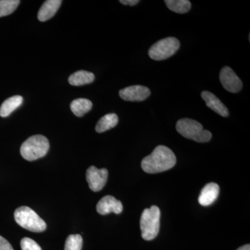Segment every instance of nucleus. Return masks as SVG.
Returning <instances> with one entry per match:
<instances>
[{"label":"nucleus","instance_id":"obj_1","mask_svg":"<svg viewBox=\"0 0 250 250\" xmlns=\"http://www.w3.org/2000/svg\"><path fill=\"white\" fill-rule=\"evenodd\" d=\"M176 162V156L170 148L159 146L154 149L150 155L143 159L141 167L147 173H159L172 168L175 166Z\"/></svg>","mask_w":250,"mask_h":250},{"label":"nucleus","instance_id":"obj_2","mask_svg":"<svg viewBox=\"0 0 250 250\" xmlns=\"http://www.w3.org/2000/svg\"><path fill=\"white\" fill-rule=\"evenodd\" d=\"M176 129L186 139L197 143H207L211 139L212 134L209 131L204 129L203 126L198 122L189 118L177 121Z\"/></svg>","mask_w":250,"mask_h":250},{"label":"nucleus","instance_id":"obj_3","mask_svg":"<svg viewBox=\"0 0 250 250\" xmlns=\"http://www.w3.org/2000/svg\"><path fill=\"white\" fill-rule=\"evenodd\" d=\"M49 149L48 139L42 135L29 137L22 143L21 154L26 160L32 161L43 157Z\"/></svg>","mask_w":250,"mask_h":250},{"label":"nucleus","instance_id":"obj_4","mask_svg":"<svg viewBox=\"0 0 250 250\" xmlns=\"http://www.w3.org/2000/svg\"><path fill=\"white\" fill-rule=\"evenodd\" d=\"M160 209L156 206L143 210L140 223L143 239L152 241L157 236L160 229Z\"/></svg>","mask_w":250,"mask_h":250},{"label":"nucleus","instance_id":"obj_5","mask_svg":"<svg viewBox=\"0 0 250 250\" xmlns=\"http://www.w3.org/2000/svg\"><path fill=\"white\" fill-rule=\"evenodd\" d=\"M14 218L20 226L33 232H42L47 228L45 222L28 207L18 208L15 210Z\"/></svg>","mask_w":250,"mask_h":250},{"label":"nucleus","instance_id":"obj_6","mask_svg":"<svg viewBox=\"0 0 250 250\" xmlns=\"http://www.w3.org/2000/svg\"><path fill=\"white\" fill-rule=\"evenodd\" d=\"M180 47L178 39L174 37L166 38L157 41L149 49L148 54L153 60L163 61L173 56Z\"/></svg>","mask_w":250,"mask_h":250},{"label":"nucleus","instance_id":"obj_7","mask_svg":"<svg viewBox=\"0 0 250 250\" xmlns=\"http://www.w3.org/2000/svg\"><path fill=\"white\" fill-rule=\"evenodd\" d=\"M108 179V170L106 168L98 169L90 166L86 171V180L90 190L98 192L106 185Z\"/></svg>","mask_w":250,"mask_h":250},{"label":"nucleus","instance_id":"obj_8","mask_svg":"<svg viewBox=\"0 0 250 250\" xmlns=\"http://www.w3.org/2000/svg\"><path fill=\"white\" fill-rule=\"evenodd\" d=\"M220 81L224 88L230 93H238L243 88L241 79L228 66L224 67L220 71Z\"/></svg>","mask_w":250,"mask_h":250},{"label":"nucleus","instance_id":"obj_9","mask_svg":"<svg viewBox=\"0 0 250 250\" xmlns=\"http://www.w3.org/2000/svg\"><path fill=\"white\" fill-rule=\"evenodd\" d=\"M150 90L143 85H135L120 90V97L125 101L142 102L149 98Z\"/></svg>","mask_w":250,"mask_h":250},{"label":"nucleus","instance_id":"obj_10","mask_svg":"<svg viewBox=\"0 0 250 250\" xmlns=\"http://www.w3.org/2000/svg\"><path fill=\"white\" fill-rule=\"evenodd\" d=\"M97 211L101 215H106L110 213L120 214L123 210V204L114 197L107 195L103 197L99 201L96 207Z\"/></svg>","mask_w":250,"mask_h":250},{"label":"nucleus","instance_id":"obj_11","mask_svg":"<svg viewBox=\"0 0 250 250\" xmlns=\"http://www.w3.org/2000/svg\"><path fill=\"white\" fill-rule=\"evenodd\" d=\"M201 96L202 98L205 100L207 106L210 109L225 118L229 116V112L228 108L215 96L214 94L208 91H203L202 92Z\"/></svg>","mask_w":250,"mask_h":250},{"label":"nucleus","instance_id":"obj_12","mask_svg":"<svg viewBox=\"0 0 250 250\" xmlns=\"http://www.w3.org/2000/svg\"><path fill=\"white\" fill-rule=\"evenodd\" d=\"M220 192V187L215 183L207 184L202 188L199 196V203L204 207L212 205L217 200Z\"/></svg>","mask_w":250,"mask_h":250},{"label":"nucleus","instance_id":"obj_13","mask_svg":"<svg viewBox=\"0 0 250 250\" xmlns=\"http://www.w3.org/2000/svg\"><path fill=\"white\" fill-rule=\"evenodd\" d=\"M62 3V0H47L45 1L38 14L39 21L41 22H45L53 17L58 11Z\"/></svg>","mask_w":250,"mask_h":250},{"label":"nucleus","instance_id":"obj_14","mask_svg":"<svg viewBox=\"0 0 250 250\" xmlns=\"http://www.w3.org/2000/svg\"><path fill=\"white\" fill-rule=\"evenodd\" d=\"M23 98L21 95L11 97L5 100L0 107V116L2 118L10 116L11 113L21 106Z\"/></svg>","mask_w":250,"mask_h":250},{"label":"nucleus","instance_id":"obj_15","mask_svg":"<svg viewBox=\"0 0 250 250\" xmlns=\"http://www.w3.org/2000/svg\"><path fill=\"white\" fill-rule=\"evenodd\" d=\"M95 80V75L92 72L80 70L70 75L68 79L69 83L75 86L89 84Z\"/></svg>","mask_w":250,"mask_h":250},{"label":"nucleus","instance_id":"obj_16","mask_svg":"<svg viewBox=\"0 0 250 250\" xmlns=\"http://www.w3.org/2000/svg\"><path fill=\"white\" fill-rule=\"evenodd\" d=\"M93 107V104L88 99L79 98L73 100L70 104L71 111L75 116L82 117L89 112Z\"/></svg>","mask_w":250,"mask_h":250},{"label":"nucleus","instance_id":"obj_17","mask_svg":"<svg viewBox=\"0 0 250 250\" xmlns=\"http://www.w3.org/2000/svg\"><path fill=\"white\" fill-rule=\"evenodd\" d=\"M118 117L115 113L105 115L97 123L95 130L98 133H103L114 128L118 125Z\"/></svg>","mask_w":250,"mask_h":250},{"label":"nucleus","instance_id":"obj_18","mask_svg":"<svg viewBox=\"0 0 250 250\" xmlns=\"http://www.w3.org/2000/svg\"><path fill=\"white\" fill-rule=\"evenodd\" d=\"M165 3L170 11L177 14H186L191 8V3L188 0H166Z\"/></svg>","mask_w":250,"mask_h":250},{"label":"nucleus","instance_id":"obj_19","mask_svg":"<svg viewBox=\"0 0 250 250\" xmlns=\"http://www.w3.org/2000/svg\"><path fill=\"white\" fill-rule=\"evenodd\" d=\"M20 3L19 0H0V18L14 13Z\"/></svg>","mask_w":250,"mask_h":250},{"label":"nucleus","instance_id":"obj_20","mask_svg":"<svg viewBox=\"0 0 250 250\" xmlns=\"http://www.w3.org/2000/svg\"><path fill=\"white\" fill-rule=\"evenodd\" d=\"M82 245L83 239L80 235H70L65 241V250H82Z\"/></svg>","mask_w":250,"mask_h":250},{"label":"nucleus","instance_id":"obj_21","mask_svg":"<svg viewBox=\"0 0 250 250\" xmlns=\"http://www.w3.org/2000/svg\"><path fill=\"white\" fill-rule=\"evenodd\" d=\"M21 246L22 250H42L36 241L29 238H22Z\"/></svg>","mask_w":250,"mask_h":250},{"label":"nucleus","instance_id":"obj_22","mask_svg":"<svg viewBox=\"0 0 250 250\" xmlns=\"http://www.w3.org/2000/svg\"><path fill=\"white\" fill-rule=\"evenodd\" d=\"M0 250H14L9 242L0 236Z\"/></svg>","mask_w":250,"mask_h":250},{"label":"nucleus","instance_id":"obj_23","mask_svg":"<svg viewBox=\"0 0 250 250\" xmlns=\"http://www.w3.org/2000/svg\"><path fill=\"white\" fill-rule=\"evenodd\" d=\"M139 0H121L120 2L124 5H129V6H134L139 2Z\"/></svg>","mask_w":250,"mask_h":250},{"label":"nucleus","instance_id":"obj_24","mask_svg":"<svg viewBox=\"0 0 250 250\" xmlns=\"http://www.w3.org/2000/svg\"><path fill=\"white\" fill-rule=\"evenodd\" d=\"M237 250H250V246L249 244L245 245V246L241 247Z\"/></svg>","mask_w":250,"mask_h":250}]
</instances>
